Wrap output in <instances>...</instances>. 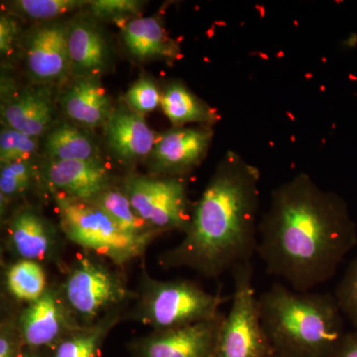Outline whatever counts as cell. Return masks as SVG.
Masks as SVG:
<instances>
[{"mask_svg": "<svg viewBox=\"0 0 357 357\" xmlns=\"http://www.w3.org/2000/svg\"><path fill=\"white\" fill-rule=\"evenodd\" d=\"M356 243L344 201L301 173L272 192L259 222L257 253L268 273L310 292L332 278Z\"/></svg>", "mask_w": 357, "mask_h": 357, "instance_id": "6da1fadb", "label": "cell"}, {"mask_svg": "<svg viewBox=\"0 0 357 357\" xmlns=\"http://www.w3.org/2000/svg\"><path fill=\"white\" fill-rule=\"evenodd\" d=\"M260 171L229 152L192 208L184 238L160 256L163 268L218 277L257 252Z\"/></svg>", "mask_w": 357, "mask_h": 357, "instance_id": "7a4b0ae2", "label": "cell"}, {"mask_svg": "<svg viewBox=\"0 0 357 357\" xmlns=\"http://www.w3.org/2000/svg\"><path fill=\"white\" fill-rule=\"evenodd\" d=\"M258 300L274 351L297 357H332L347 333L342 310L330 294L299 292L274 284Z\"/></svg>", "mask_w": 357, "mask_h": 357, "instance_id": "3957f363", "label": "cell"}, {"mask_svg": "<svg viewBox=\"0 0 357 357\" xmlns=\"http://www.w3.org/2000/svg\"><path fill=\"white\" fill-rule=\"evenodd\" d=\"M225 300L192 281H159L144 273L134 314L155 331L170 330L217 318Z\"/></svg>", "mask_w": 357, "mask_h": 357, "instance_id": "277c9868", "label": "cell"}, {"mask_svg": "<svg viewBox=\"0 0 357 357\" xmlns=\"http://www.w3.org/2000/svg\"><path fill=\"white\" fill-rule=\"evenodd\" d=\"M54 196L61 229L66 237L86 250L107 258L115 265H123L140 257L151 243L122 229L96 203L74 201L60 195Z\"/></svg>", "mask_w": 357, "mask_h": 357, "instance_id": "5b68a950", "label": "cell"}, {"mask_svg": "<svg viewBox=\"0 0 357 357\" xmlns=\"http://www.w3.org/2000/svg\"><path fill=\"white\" fill-rule=\"evenodd\" d=\"M59 290L81 326L95 323L136 296L128 290L122 275L89 256H83L70 266Z\"/></svg>", "mask_w": 357, "mask_h": 357, "instance_id": "8992f818", "label": "cell"}, {"mask_svg": "<svg viewBox=\"0 0 357 357\" xmlns=\"http://www.w3.org/2000/svg\"><path fill=\"white\" fill-rule=\"evenodd\" d=\"M234 296L213 357H268L274 351L263 326L251 262L232 270Z\"/></svg>", "mask_w": 357, "mask_h": 357, "instance_id": "52a82bcc", "label": "cell"}, {"mask_svg": "<svg viewBox=\"0 0 357 357\" xmlns=\"http://www.w3.org/2000/svg\"><path fill=\"white\" fill-rule=\"evenodd\" d=\"M123 192L138 217L160 234L174 229L185 231L189 225L194 206L180 177L133 176L126 181Z\"/></svg>", "mask_w": 357, "mask_h": 357, "instance_id": "ba28073f", "label": "cell"}, {"mask_svg": "<svg viewBox=\"0 0 357 357\" xmlns=\"http://www.w3.org/2000/svg\"><path fill=\"white\" fill-rule=\"evenodd\" d=\"M225 319L217 318L192 325L154 331L132 345L134 357H213Z\"/></svg>", "mask_w": 357, "mask_h": 357, "instance_id": "9c48e42d", "label": "cell"}, {"mask_svg": "<svg viewBox=\"0 0 357 357\" xmlns=\"http://www.w3.org/2000/svg\"><path fill=\"white\" fill-rule=\"evenodd\" d=\"M17 326L22 344L38 351L53 349L68 333L81 326L66 306L60 290L52 286L21 312Z\"/></svg>", "mask_w": 357, "mask_h": 357, "instance_id": "30bf717a", "label": "cell"}, {"mask_svg": "<svg viewBox=\"0 0 357 357\" xmlns=\"http://www.w3.org/2000/svg\"><path fill=\"white\" fill-rule=\"evenodd\" d=\"M44 177L54 194L86 203H93L112 188L109 170L100 159L50 160L45 166Z\"/></svg>", "mask_w": 357, "mask_h": 357, "instance_id": "8fae6325", "label": "cell"}, {"mask_svg": "<svg viewBox=\"0 0 357 357\" xmlns=\"http://www.w3.org/2000/svg\"><path fill=\"white\" fill-rule=\"evenodd\" d=\"M213 137L208 126L167 131L157 138L152 151L157 168L174 177L190 172L206 157Z\"/></svg>", "mask_w": 357, "mask_h": 357, "instance_id": "7c38bea8", "label": "cell"}, {"mask_svg": "<svg viewBox=\"0 0 357 357\" xmlns=\"http://www.w3.org/2000/svg\"><path fill=\"white\" fill-rule=\"evenodd\" d=\"M58 243L53 225L33 208L17 211L9 222L6 245L18 260L46 261L57 252Z\"/></svg>", "mask_w": 357, "mask_h": 357, "instance_id": "4fadbf2b", "label": "cell"}, {"mask_svg": "<svg viewBox=\"0 0 357 357\" xmlns=\"http://www.w3.org/2000/svg\"><path fill=\"white\" fill-rule=\"evenodd\" d=\"M68 30L62 25H50L33 34L26 52V63L35 81H55L70 69Z\"/></svg>", "mask_w": 357, "mask_h": 357, "instance_id": "5bb4252c", "label": "cell"}, {"mask_svg": "<svg viewBox=\"0 0 357 357\" xmlns=\"http://www.w3.org/2000/svg\"><path fill=\"white\" fill-rule=\"evenodd\" d=\"M109 147L126 161L144 158L153 151L157 138L141 114L119 107L105 124Z\"/></svg>", "mask_w": 357, "mask_h": 357, "instance_id": "9a60e30c", "label": "cell"}, {"mask_svg": "<svg viewBox=\"0 0 357 357\" xmlns=\"http://www.w3.org/2000/svg\"><path fill=\"white\" fill-rule=\"evenodd\" d=\"M7 128L38 137L50 126L53 103L46 88L28 89L7 102L2 110Z\"/></svg>", "mask_w": 357, "mask_h": 357, "instance_id": "2e32d148", "label": "cell"}, {"mask_svg": "<svg viewBox=\"0 0 357 357\" xmlns=\"http://www.w3.org/2000/svg\"><path fill=\"white\" fill-rule=\"evenodd\" d=\"M62 105L70 119L89 128L107 123L114 112L107 91L91 77L73 84L63 96Z\"/></svg>", "mask_w": 357, "mask_h": 357, "instance_id": "e0dca14e", "label": "cell"}, {"mask_svg": "<svg viewBox=\"0 0 357 357\" xmlns=\"http://www.w3.org/2000/svg\"><path fill=\"white\" fill-rule=\"evenodd\" d=\"M70 69L86 77L107 69L109 49L98 28L89 22L75 23L68 30Z\"/></svg>", "mask_w": 357, "mask_h": 357, "instance_id": "ac0fdd59", "label": "cell"}, {"mask_svg": "<svg viewBox=\"0 0 357 357\" xmlns=\"http://www.w3.org/2000/svg\"><path fill=\"white\" fill-rule=\"evenodd\" d=\"M123 39L129 52L139 59L162 58L177 60L180 46L169 38L160 21L140 17L129 21L123 28Z\"/></svg>", "mask_w": 357, "mask_h": 357, "instance_id": "d6986e66", "label": "cell"}, {"mask_svg": "<svg viewBox=\"0 0 357 357\" xmlns=\"http://www.w3.org/2000/svg\"><path fill=\"white\" fill-rule=\"evenodd\" d=\"M121 317L119 307L91 325L75 328L51 349V357H100L105 338Z\"/></svg>", "mask_w": 357, "mask_h": 357, "instance_id": "ffe728a7", "label": "cell"}, {"mask_svg": "<svg viewBox=\"0 0 357 357\" xmlns=\"http://www.w3.org/2000/svg\"><path fill=\"white\" fill-rule=\"evenodd\" d=\"M161 107L169 121L177 128L195 122L208 126L218 119L215 110L181 83H174L167 88L162 96Z\"/></svg>", "mask_w": 357, "mask_h": 357, "instance_id": "44dd1931", "label": "cell"}, {"mask_svg": "<svg viewBox=\"0 0 357 357\" xmlns=\"http://www.w3.org/2000/svg\"><path fill=\"white\" fill-rule=\"evenodd\" d=\"M51 160L58 161H89L98 158V148L88 134L62 124L48 134L45 143Z\"/></svg>", "mask_w": 357, "mask_h": 357, "instance_id": "7402d4cb", "label": "cell"}, {"mask_svg": "<svg viewBox=\"0 0 357 357\" xmlns=\"http://www.w3.org/2000/svg\"><path fill=\"white\" fill-rule=\"evenodd\" d=\"M7 291L14 299L28 304L38 300L49 286L42 263L32 260H17L7 269Z\"/></svg>", "mask_w": 357, "mask_h": 357, "instance_id": "603a6c76", "label": "cell"}, {"mask_svg": "<svg viewBox=\"0 0 357 357\" xmlns=\"http://www.w3.org/2000/svg\"><path fill=\"white\" fill-rule=\"evenodd\" d=\"M93 203L107 211L109 217L131 236L152 241L160 234L138 217L124 192L110 188Z\"/></svg>", "mask_w": 357, "mask_h": 357, "instance_id": "cb8c5ba5", "label": "cell"}, {"mask_svg": "<svg viewBox=\"0 0 357 357\" xmlns=\"http://www.w3.org/2000/svg\"><path fill=\"white\" fill-rule=\"evenodd\" d=\"M36 178V170L29 159L20 160L1 165L0 198L1 210L13 199L29 190Z\"/></svg>", "mask_w": 357, "mask_h": 357, "instance_id": "d4e9b609", "label": "cell"}, {"mask_svg": "<svg viewBox=\"0 0 357 357\" xmlns=\"http://www.w3.org/2000/svg\"><path fill=\"white\" fill-rule=\"evenodd\" d=\"M89 3L79 0H18L13 2L16 13L33 20H50Z\"/></svg>", "mask_w": 357, "mask_h": 357, "instance_id": "484cf974", "label": "cell"}, {"mask_svg": "<svg viewBox=\"0 0 357 357\" xmlns=\"http://www.w3.org/2000/svg\"><path fill=\"white\" fill-rule=\"evenodd\" d=\"M38 148L36 137L20 132L15 129L6 128L0 134V162L1 165L29 159Z\"/></svg>", "mask_w": 357, "mask_h": 357, "instance_id": "4316f807", "label": "cell"}, {"mask_svg": "<svg viewBox=\"0 0 357 357\" xmlns=\"http://www.w3.org/2000/svg\"><path fill=\"white\" fill-rule=\"evenodd\" d=\"M162 96L153 82L141 79L129 89L126 100L129 107L137 114H147L161 105Z\"/></svg>", "mask_w": 357, "mask_h": 357, "instance_id": "83f0119b", "label": "cell"}, {"mask_svg": "<svg viewBox=\"0 0 357 357\" xmlns=\"http://www.w3.org/2000/svg\"><path fill=\"white\" fill-rule=\"evenodd\" d=\"M335 300L342 314L349 317L354 325L357 326V257L340 282Z\"/></svg>", "mask_w": 357, "mask_h": 357, "instance_id": "f1b7e54d", "label": "cell"}, {"mask_svg": "<svg viewBox=\"0 0 357 357\" xmlns=\"http://www.w3.org/2000/svg\"><path fill=\"white\" fill-rule=\"evenodd\" d=\"M141 6V2L134 0H96L89 2L91 11L96 16L115 20L139 13Z\"/></svg>", "mask_w": 357, "mask_h": 357, "instance_id": "f546056e", "label": "cell"}, {"mask_svg": "<svg viewBox=\"0 0 357 357\" xmlns=\"http://www.w3.org/2000/svg\"><path fill=\"white\" fill-rule=\"evenodd\" d=\"M17 318L7 317L0 326V357H18L22 349Z\"/></svg>", "mask_w": 357, "mask_h": 357, "instance_id": "4dcf8cb0", "label": "cell"}, {"mask_svg": "<svg viewBox=\"0 0 357 357\" xmlns=\"http://www.w3.org/2000/svg\"><path fill=\"white\" fill-rule=\"evenodd\" d=\"M17 35V24L13 18L6 15L0 17V51L7 55L13 49L14 40Z\"/></svg>", "mask_w": 357, "mask_h": 357, "instance_id": "1f68e13d", "label": "cell"}, {"mask_svg": "<svg viewBox=\"0 0 357 357\" xmlns=\"http://www.w3.org/2000/svg\"><path fill=\"white\" fill-rule=\"evenodd\" d=\"M332 357H357V326L354 332L345 333Z\"/></svg>", "mask_w": 357, "mask_h": 357, "instance_id": "d6a6232c", "label": "cell"}, {"mask_svg": "<svg viewBox=\"0 0 357 357\" xmlns=\"http://www.w3.org/2000/svg\"><path fill=\"white\" fill-rule=\"evenodd\" d=\"M18 357H44V356L41 354V351H38V349H30V347L22 345V349H21Z\"/></svg>", "mask_w": 357, "mask_h": 357, "instance_id": "836d02e7", "label": "cell"}, {"mask_svg": "<svg viewBox=\"0 0 357 357\" xmlns=\"http://www.w3.org/2000/svg\"><path fill=\"white\" fill-rule=\"evenodd\" d=\"M268 357H297V356H291V354H283V352H279V351H274Z\"/></svg>", "mask_w": 357, "mask_h": 357, "instance_id": "e575fe53", "label": "cell"}]
</instances>
